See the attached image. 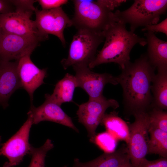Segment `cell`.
<instances>
[{"label": "cell", "mask_w": 167, "mask_h": 167, "mask_svg": "<svg viewBox=\"0 0 167 167\" xmlns=\"http://www.w3.org/2000/svg\"><path fill=\"white\" fill-rule=\"evenodd\" d=\"M148 112L149 126L167 132V112L154 107H151Z\"/></svg>", "instance_id": "obj_23"}, {"label": "cell", "mask_w": 167, "mask_h": 167, "mask_svg": "<svg viewBox=\"0 0 167 167\" xmlns=\"http://www.w3.org/2000/svg\"><path fill=\"white\" fill-rule=\"evenodd\" d=\"M148 45L146 53L151 64L157 69H167V42L158 38L154 32L144 34Z\"/></svg>", "instance_id": "obj_16"}, {"label": "cell", "mask_w": 167, "mask_h": 167, "mask_svg": "<svg viewBox=\"0 0 167 167\" xmlns=\"http://www.w3.org/2000/svg\"><path fill=\"white\" fill-rule=\"evenodd\" d=\"M33 12L16 10L0 14V27L4 32L23 36H41L34 21L31 19Z\"/></svg>", "instance_id": "obj_12"}, {"label": "cell", "mask_w": 167, "mask_h": 167, "mask_svg": "<svg viewBox=\"0 0 167 167\" xmlns=\"http://www.w3.org/2000/svg\"><path fill=\"white\" fill-rule=\"evenodd\" d=\"M167 0H135L128 8L114 12L116 18L130 25V31L134 32L138 28L157 24L161 15L165 14Z\"/></svg>", "instance_id": "obj_4"}, {"label": "cell", "mask_w": 167, "mask_h": 167, "mask_svg": "<svg viewBox=\"0 0 167 167\" xmlns=\"http://www.w3.org/2000/svg\"><path fill=\"white\" fill-rule=\"evenodd\" d=\"M42 10H47L56 8L67 3V0H39L37 1Z\"/></svg>", "instance_id": "obj_26"}, {"label": "cell", "mask_w": 167, "mask_h": 167, "mask_svg": "<svg viewBox=\"0 0 167 167\" xmlns=\"http://www.w3.org/2000/svg\"><path fill=\"white\" fill-rule=\"evenodd\" d=\"M46 40L39 36H23L2 31L0 40V61L19 60L31 54L40 41Z\"/></svg>", "instance_id": "obj_10"}, {"label": "cell", "mask_w": 167, "mask_h": 167, "mask_svg": "<svg viewBox=\"0 0 167 167\" xmlns=\"http://www.w3.org/2000/svg\"><path fill=\"white\" fill-rule=\"evenodd\" d=\"M105 39L103 33L85 29H79L73 36L68 54L61 63L65 70L77 65L88 66L94 59L97 49Z\"/></svg>", "instance_id": "obj_5"}, {"label": "cell", "mask_w": 167, "mask_h": 167, "mask_svg": "<svg viewBox=\"0 0 167 167\" xmlns=\"http://www.w3.org/2000/svg\"><path fill=\"white\" fill-rule=\"evenodd\" d=\"M126 26L114 15L113 20L103 32L105 41L103 47L89 64L90 69L113 62L123 69L130 62V54L133 47L137 44L142 46L147 44L145 38L128 31Z\"/></svg>", "instance_id": "obj_2"}, {"label": "cell", "mask_w": 167, "mask_h": 167, "mask_svg": "<svg viewBox=\"0 0 167 167\" xmlns=\"http://www.w3.org/2000/svg\"><path fill=\"white\" fill-rule=\"evenodd\" d=\"M16 7V10L35 11L36 8L33 6L35 0H10L9 1Z\"/></svg>", "instance_id": "obj_27"}, {"label": "cell", "mask_w": 167, "mask_h": 167, "mask_svg": "<svg viewBox=\"0 0 167 167\" xmlns=\"http://www.w3.org/2000/svg\"><path fill=\"white\" fill-rule=\"evenodd\" d=\"M17 71L22 88L28 93L31 105H33L34 93L44 83V80L46 76L47 69L38 68L32 61L30 55H28L18 60Z\"/></svg>", "instance_id": "obj_13"}, {"label": "cell", "mask_w": 167, "mask_h": 167, "mask_svg": "<svg viewBox=\"0 0 167 167\" xmlns=\"http://www.w3.org/2000/svg\"><path fill=\"white\" fill-rule=\"evenodd\" d=\"M143 31H150L153 32H160L167 36V19L165 18L161 23L145 26L142 30Z\"/></svg>", "instance_id": "obj_28"}, {"label": "cell", "mask_w": 167, "mask_h": 167, "mask_svg": "<svg viewBox=\"0 0 167 167\" xmlns=\"http://www.w3.org/2000/svg\"><path fill=\"white\" fill-rule=\"evenodd\" d=\"M17 62L0 61V104L3 108L8 105L12 95L22 88L17 71Z\"/></svg>", "instance_id": "obj_15"}, {"label": "cell", "mask_w": 167, "mask_h": 167, "mask_svg": "<svg viewBox=\"0 0 167 167\" xmlns=\"http://www.w3.org/2000/svg\"><path fill=\"white\" fill-rule=\"evenodd\" d=\"M120 167H132L129 157L126 160Z\"/></svg>", "instance_id": "obj_31"}, {"label": "cell", "mask_w": 167, "mask_h": 167, "mask_svg": "<svg viewBox=\"0 0 167 167\" xmlns=\"http://www.w3.org/2000/svg\"><path fill=\"white\" fill-rule=\"evenodd\" d=\"M151 91L154 107L166 111L167 109V69H157L152 81Z\"/></svg>", "instance_id": "obj_19"}, {"label": "cell", "mask_w": 167, "mask_h": 167, "mask_svg": "<svg viewBox=\"0 0 167 167\" xmlns=\"http://www.w3.org/2000/svg\"><path fill=\"white\" fill-rule=\"evenodd\" d=\"M137 167H167V158L161 157L153 160L143 159Z\"/></svg>", "instance_id": "obj_25"}, {"label": "cell", "mask_w": 167, "mask_h": 167, "mask_svg": "<svg viewBox=\"0 0 167 167\" xmlns=\"http://www.w3.org/2000/svg\"><path fill=\"white\" fill-rule=\"evenodd\" d=\"M1 141V136H0V144Z\"/></svg>", "instance_id": "obj_33"}, {"label": "cell", "mask_w": 167, "mask_h": 167, "mask_svg": "<svg viewBox=\"0 0 167 167\" xmlns=\"http://www.w3.org/2000/svg\"><path fill=\"white\" fill-rule=\"evenodd\" d=\"M2 30L1 27H0V40L2 35Z\"/></svg>", "instance_id": "obj_32"}, {"label": "cell", "mask_w": 167, "mask_h": 167, "mask_svg": "<svg viewBox=\"0 0 167 167\" xmlns=\"http://www.w3.org/2000/svg\"><path fill=\"white\" fill-rule=\"evenodd\" d=\"M33 124L32 117L28 118L19 131L3 144L0 155L5 156L8 161L3 167H12L19 164L27 154H30L32 146L29 141L30 130Z\"/></svg>", "instance_id": "obj_9"}, {"label": "cell", "mask_w": 167, "mask_h": 167, "mask_svg": "<svg viewBox=\"0 0 167 167\" xmlns=\"http://www.w3.org/2000/svg\"><path fill=\"white\" fill-rule=\"evenodd\" d=\"M129 157L127 145L124 144L113 152H104L89 161L83 162L76 159L73 167H120Z\"/></svg>", "instance_id": "obj_17"}, {"label": "cell", "mask_w": 167, "mask_h": 167, "mask_svg": "<svg viewBox=\"0 0 167 167\" xmlns=\"http://www.w3.org/2000/svg\"><path fill=\"white\" fill-rule=\"evenodd\" d=\"M44 103L38 107L31 105L27 113L32 118L33 124H36L43 121L55 122L69 127L76 132L79 131L71 118L62 109L61 106L45 98Z\"/></svg>", "instance_id": "obj_14"}, {"label": "cell", "mask_w": 167, "mask_h": 167, "mask_svg": "<svg viewBox=\"0 0 167 167\" xmlns=\"http://www.w3.org/2000/svg\"><path fill=\"white\" fill-rule=\"evenodd\" d=\"M156 68L147 54L130 62L117 76L123 90L125 106L131 114L148 111L152 102L151 88Z\"/></svg>", "instance_id": "obj_1"}, {"label": "cell", "mask_w": 167, "mask_h": 167, "mask_svg": "<svg viewBox=\"0 0 167 167\" xmlns=\"http://www.w3.org/2000/svg\"><path fill=\"white\" fill-rule=\"evenodd\" d=\"M78 87L75 76L67 73L56 84L53 93L45 94V98L61 106L63 103L73 101L75 89Z\"/></svg>", "instance_id": "obj_18"}, {"label": "cell", "mask_w": 167, "mask_h": 167, "mask_svg": "<svg viewBox=\"0 0 167 167\" xmlns=\"http://www.w3.org/2000/svg\"><path fill=\"white\" fill-rule=\"evenodd\" d=\"M118 140L113 135L106 131L96 135L93 143L104 152L109 153L115 150Z\"/></svg>", "instance_id": "obj_24"}, {"label": "cell", "mask_w": 167, "mask_h": 167, "mask_svg": "<svg viewBox=\"0 0 167 167\" xmlns=\"http://www.w3.org/2000/svg\"><path fill=\"white\" fill-rule=\"evenodd\" d=\"M52 141L47 139L41 147L35 148L32 146L30 154L31 159L28 167H45V159L47 152L54 148Z\"/></svg>", "instance_id": "obj_22"}, {"label": "cell", "mask_w": 167, "mask_h": 167, "mask_svg": "<svg viewBox=\"0 0 167 167\" xmlns=\"http://www.w3.org/2000/svg\"><path fill=\"white\" fill-rule=\"evenodd\" d=\"M119 107L116 100L108 99L104 96L98 98H89L88 101L78 106L76 113L78 121L86 128L91 142H93L96 129L106 109L109 107L116 109Z\"/></svg>", "instance_id": "obj_7"}, {"label": "cell", "mask_w": 167, "mask_h": 167, "mask_svg": "<svg viewBox=\"0 0 167 167\" xmlns=\"http://www.w3.org/2000/svg\"><path fill=\"white\" fill-rule=\"evenodd\" d=\"M74 13L71 19L72 26L77 29H85L103 33L113 19V12L99 3L91 0L73 1Z\"/></svg>", "instance_id": "obj_3"}, {"label": "cell", "mask_w": 167, "mask_h": 167, "mask_svg": "<svg viewBox=\"0 0 167 167\" xmlns=\"http://www.w3.org/2000/svg\"><path fill=\"white\" fill-rule=\"evenodd\" d=\"M75 72V75L78 87L88 94L89 98L96 99L104 96L103 92L106 84H118L117 76L107 73H99L90 70L88 66L77 65L72 66Z\"/></svg>", "instance_id": "obj_11"}, {"label": "cell", "mask_w": 167, "mask_h": 167, "mask_svg": "<svg viewBox=\"0 0 167 167\" xmlns=\"http://www.w3.org/2000/svg\"><path fill=\"white\" fill-rule=\"evenodd\" d=\"M9 1L0 0V14L11 12Z\"/></svg>", "instance_id": "obj_30"}, {"label": "cell", "mask_w": 167, "mask_h": 167, "mask_svg": "<svg viewBox=\"0 0 167 167\" xmlns=\"http://www.w3.org/2000/svg\"><path fill=\"white\" fill-rule=\"evenodd\" d=\"M34 21L39 34L46 38L52 34L59 39L63 46L66 45L64 34L65 29L72 26L71 19L63 10L62 7L49 10H39L36 8Z\"/></svg>", "instance_id": "obj_8"}, {"label": "cell", "mask_w": 167, "mask_h": 167, "mask_svg": "<svg viewBox=\"0 0 167 167\" xmlns=\"http://www.w3.org/2000/svg\"><path fill=\"white\" fill-rule=\"evenodd\" d=\"M148 154H156L167 158V132L149 126Z\"/></svg>", "instance_id": "obj_21"}, {"label": "cell", "mask_w": 167, "mask_h": 167, "mask_svg": "<svg viewBox=\"0 0 167 167\" xmlns=\"http://www.w3.org/2000/svg\"><path fill=\"white\" fill-rule=\"evenodd\" d=\"M98 2L110 11L113 12L115 8L126 2L124 0H98Z\"/></svg>", "instance_id": "obj_29"}, {"label": "cell", "mask_w": 167, "mask_h": 167, "mask_svg": "<svg viewBox=\"0 0 167 167\" xmlns=\"http://www.w3.org/2000/svg\"><path fill=\"white\" fill-rule=\"evenodd\" d=\"M133 115L134 121L128 124L130 136L126 145L132 167H137L148 154L149 122L148 111L136 112Z\"/></svg>", "instance_id": "obj_6"}, {"label": "cell", "mask_w": 167, "mask_h": 167, "mask_svg": "<svg viewBox=\"0 0 167 167\" xmlns=\"http://www.w3.org/2000/svg\"><path fill=\"white\" fill-rule=\"evenodd\" d=\"M108 132L118 140L125 142L126 145L129 139V131L128 124L118 115V113L114 111L109 113H105L101 123Z\"/></svg>", "instance_id": "obj_20"}]
</instances>
